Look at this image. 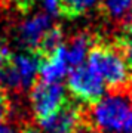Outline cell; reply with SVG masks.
<instances>
[{
  "instance_id": "20",
  "label": "cell",
  "mask_w": 132,
  "mask_h": 133,
  "mask_svg": "<svg viewBox=\"0 0 132 133\" xmlns=\"http://www.w3.org/2000/svg\"><path fill=\"white\" fill-rule=\"evenodd\" d=\"M5 102H8V98H6V92H5V89L0 86V104H5Z\"/></svg>"
},
{
  "instance_id": "7",
  "label": "cell",
  "mask_w": 132,
  "mask_h": 133,
  "mask_svg": "<svg viewBox=\"0 0 132 133\" xmlns=\"http://www.w3.org/2000/svg\"><path fill=\"white\" fill-rule=\"evenodd\" d=\"M49 28H52L51 16L47 14H37L33 15L31 18L25 19L19 25L18 37L27 48V50H34Z\"/></svg>"
},
{
  "instance_id": "17",
  "label": "cell",
  "mask_w": 132,
  "mask_h": 133,
  "mask_svg": "<svg viewBox=\"0 0 132 133\" xmlns=\"http://www.w3.org/2000/svg\"><path fill=\"white\" fill-rule=\"evenodd\" d=\"M9 56H10V53L8 52V49L3 48V46H0V68L3 66V64L8 61V58Z\"/></svg>"
},
{
  "instance_id": "3",
  "label": "cell",
  "mask_w": 132,
  "mask_h": 133,
  "mask_svg": "<svg viewBox=\"0 0 132 133\" xmlns=\"http://www.w3.org/2000/svg\"><path fill=\"white\" fill-rule=\"evenodd\" d=\"M67 87L74 98L92 107L103 99L105 90L104 80L89 64H82L71 68Z\"/></svg>"
},
{
  "instance_id": "21",
  "label": "cell",
  "mask_w": 132,
  "mask_h": 133,
  "mask_svg": "<svg viewBox=\"0 0 132 133\" xmlns=\"http://www.w3.org/2000/svg\"><path fill=\"white\" fill-rule=\"evenodd\" d=\"M22 133H37V132H36L34 129H25V130H24Z\"/></svg>"
},
{
  "instance_id": "6",
  "label": "cell",
  "mask_w": 132,
  "mask_h": 133,
  "mask_svg": "<svg viewBox=\"0 0 132 133\" xmlns=\"http://www.w3.org/2000/svg\"><path fill=\"white\" fill-rule=\"evenodd\" d=\"M9 62L18 76L19 84L22 89H27L36 83V77L40 68V56L34 50L10 55Z\"/></svg>"
},
{
  "instance_id": "16",
  "label": "cell",
  "mask_w": 132,
  "mask_h": 133,
  "mask_svg": "<svg viewBox=\"0 0 132 133\" xmlns=\"http://www.w3.org/2000/svg\"><path fill=\"white\" fill-rule=\"evenodd\" d=\"M8 112H9V104L8 102L0 104V123L5 121V118L8 117Z\"/></svg>"
},
{
  "instance_id": "5",
  "label": "cell",
  "mask_w": 132,
  "mask_h": 133,
  "mask_svg": "<svg viewBox=\"0 0 132 133\" xmlns=\"http://www.w3.org/2000/svg\"><path fill=\"white\" fill-rule=\"evenodd\" d=\"M39 123L46 133H77L85 123V118L80 105L67 101L55 114Z\"/></svg>"
},
{
  "instance_id": "8",
  "label": "cell",
  "mask_w": 132,
  "mask_h": 133,
  "mask_svg": "<svg viewBox=\"0 0 132 133\" xmlns=\"http://www.w3.org/2000/svg\"><path fill=\"white\" fill-rule=\"evenodd\" d=\"M68 61L65 55V48L59 46L53 53L46 58H40V68L39 74L42 81L47 83H59L62 77L68 71Z\"/></svg>"
},
{
  "instance_id": "18",
  "label": "cell",
  "mask_w": 132,
  "mask_h": 133,
  "mask_svg": "<svg viewBox=\"0 0 132 133\" xmlns=\"http://www.w3.org/2000/svg\"><path fill=\"white\" fill-rule=\"evenodd\" d=\"M123 132L132 133V111L129 112V117H128L126 123H125V126H123Z\"/></svg>"
},
{
  "instance_id": "9",
  "label": "cell",
  "mask_w": 132,
  "mask_h": 133,
  "mask_svg": "<svg viewBox=\"0 0 132 133\" xmlns=\"http://www.w3.org/2000/svg\"><path fill=\"white\" fill-rule=\"evenodd\" d=\"M92 46H94V42H92L91 36H88V34H77L70 42V46L65 48L68 65L71 68L82 65L83 61L88 58V53H89Z\"/></svg>"
},
{
  "instance_id": "1",
  "label": "cell",
  "mask_w": 132,
  "mask_h": 133,
  "mask_svg": "<svg viewBox=\"0 0 132 133\" xmlns=\"http://www.w3.org/2000/svg\"><path fill=\"white\" fill-rule=\"evenodd\" d=\"M88 64L113 89H122L131 81L129 68L117 48L92 46L88 53Z\"/></svg>"
},
{
  "instance_id": "4",
  "label": "cell",
  "mask_w": 132,
  "mask_h": 133,
  "mask_svg": "<svg viewBox=\"0 0 132 133\" xmlns=\"http://www.w3.org/2000/svg\"><path fill=\"white\" fill-rule=\"evenodd\" d=\"M30 99L37 121H42L55 114L68 101L65 96V90L59 83H47L42 80L33 84Z\"/></svg>"
},
{
  "instance_id": "19",
  "label": "cell",
  "mask_w": 132,
  "mask_h": 133,
  "mask_svg": "<svg viewBox=\"0 0 132 133\" xmlns=\"http://www.w3.org/2000/svg\"><path fill=\"white\" fill-rule=\"evenodd\" d=\"M0 133H14V130H12L9 126H6V124L0 123Z\"/></svg>"
},
{
  "instance_id": "2",
  "label": "cell",
  "mask_w": 132,
  "mask_h": 133,
  "mask_svg": "<svg viewBox=\"0 0 132 133\" xmlns=\"http://www.w3.org/2000/svg\"><path fill=\"white\" fill-rule=\"evenodd\" d=\"M132 111V98L125 93H113L94 105L92 124L104 132H120Z\"/></svg>"
},
{
  "instance_id": "13",
  "label": "cell",
  "mask_w": 132,
  "mask_h": 133,
  "mask_svg": "<svg viewBox=\"0 0 132 133\" xmlns=\"http://www.w3.org/2000/svg\"><path fill=\"white\" fill-rule=\"evenodd\" d=\"M117 46L128 68H129V72L132 74V24H128L123 30V33L119 36Z\"/></svg>"
},
{
  "instance_id": "14",
  "label": "cell",
  "mask_w": 132,
  "mask_h": 133,
  "mask_svg": "<svg viewBox=\"0 0 132 133\" xmlns=\"http://www.w3.org/2000/svg\"><path fill=\"white\" fill-rule=\"evenodd\" d=\"M43 2V9L46 10L49 16H57L61 15V5L59 0H42Z\"/></svg>"
},
{
  "instance_id": "10",
  "label": "cell",
  "mask_w": 132,
  "mask_h": 133,
  "mask_svg": "<svg viewBox=\"0 0 132 133\" xmlns=\"http://www.w3.org/2000/svg\"><path fill=\"white\" fill-rule=\"evenodd\" d=\"M59 46H62V31L58 27H52L46 31V34L39 42L37 48L34 52L37 53L40 58H46L51 53H53Z\"/></svg>"
},
{
  "instance_id": "12",
  "label": "cell",
  "mask_w": 132,
  "mask_h": 133,
  "mask_svg": "<svg viewBox=\"0 0 132 133\" xmlns=\"http://www.w3.org/2000/svg\"><path fill=\"white\" fill-rule=\"evenodd\" d=\"M103 6L107 16L111 19H122L129 14L132 0H103Z\"/></svg>"
},
{
  "instance_id": "11",
  "label": "cell",
  "mask_w": 132,
  "mask_h": 133,
  "mask_svg": "<svg viewBox=\"0 0 132 133\" xmlns=\"http://www.w3.org/2000/svg\"><path fill=\"white\" fill-rule=\"evenodd\" d=\"M97 2L98 0H59L61 15H64L65 18L74 19L91 10L97 5Z\"/></svg>"
},
{
  "instance_id": "15",
  "label": "cell",
  "mask_w": 132,
  "mask_h": 133,
  "mask_svg": "<svg viewBox=\"0 0 132 133\" xmlns=\"http://www.w3.org/2000/svg\"><path fill=\"white\" fill-rule=\"evenodd\" d=\"M14 2H15V5H16V8H18L19 10L28 12V10L36 5V2H39V0H14Z\"/></svg>"
}]
</instances>
